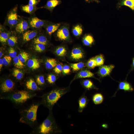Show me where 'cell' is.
Masks as SVG:
<instances>
[{"instance_id": "cell-1", "label": "cell", "mask_w": 134, "mask_h": 134, "mask_svg": "<svg viewBox=\"0 0 134 134\" xmlns=\"http://www.w3.org/2000/svg\"><path fill=\"white\" fill-rule=\"evenodd\" d=\"M62 131L57 123L53 115L52 110H49L46 118L38 125L34 128L30 134H53L61 133Z\"/></svg>"}, {"instance_id": "cell-2", "label": "cell", "mask_w": 134, "mask_h": 134, "mask_svg": "<svg viewBox=\"0 0 134 134\" xmlns=\"http://www.w3.org/2000/svg\"><path fill=\"white\" fill-rule=\"evenodd\" d=\"M41 104L40 102H34L21 110L20 112L19 122L31 127H34L37 123V111Z\"/></svg>"}, {"instance_id": "cell-3", "label": "cell", "mask_w": 134, "mask_h": 134, "mask_svg": "<svg viewBox=\"0 0 134 134\" xmlns=\"http://www.w3.org/2000/svg\"><path fill=\"white\" fill-rule=\"evenodd\" d=\"M69 91L68 88H57L42 95L40 101L41 104L48 109L52 110L55 104L62 96Z\"/></svg>"}, {"instance_id": "cell-4", "label": "cell", "mask_w": 134, "mask_h": 134, "mask_svg": "<svg viewBox=\"0 0 134 134\" xmlns=\"http://www.w3.org/2000/svg\"><path fill=\"white\" fill-rule=\"evenodd\" d=\"M36 96L34 92L26 90L14 91L7 95L0 96V99L10 101L15 106L21 105L27 101Z\"/></svg>"}, {"instance_id": "cell-5", "label": "cell", "mask_w": 134, "mask_h": 134, "mask_svg": "<svg viewBox=\"0 0 134 134\" xmlns=\"http://www.w3.org/2000/svg\"><path fill=\"white\" fill-rule=\"evenodd\" d=\"M15 83L11 79H7L2 81L0 85V96L15 91Z\"/></svg>"}, {"instance_id": "cell-6", "label": "cell", "mask_w": 134, "mask_h": 134, "mask_svg": "<svg viewBox=\"0 0 134 134\" xmlns=\"http://www.w3.org/2000/svg\"><path fill=\"white\" fill-rule=\"evenodd\" d=\"M17 6L15 7L7 15V24L11 27L15 26L19 21L17 13Z\"/></svg>"}, {"instance_id": "cell-7", "label": "cell", "mask_w": 134, "mask_h": 134, "mask_svg": "<svg viewBox=\"0 0 134 134\" xmlns=\"http://www.w3.org/2000/svg\"><path fill=\"white\" fill-rule=\"evenodd\" d=\"M56 35L58 39L61 40H68L70 36L68 27L66 26H62L58 30Z\"/></svg>"}, {"instance_id": "cell-8", "label": "cell", "mask_w": 134, "mask_h": 134, "mask_svg": "<svg viewBox=\"0 0 134 134\" xmlns=\"http://www.w3.org/2000/svg\"><path fill=\"white\" fill-rule=\"evenodd\" d=\"M29 22L30 27L36 29H40L46 26L47 23V21L35 17L31 18Z\"/></svg>"}, {"instance_id": "cell-9", "label": "cell", "mask_w": 134, "mask_h": 134, "mask_svg": "<svg viewBox=\"0 0 134 134\" xmlns=\"http://www.w3.org/2000/svg\"><path fill=\"white\" fill-rule=\"evenodd\" d=\"M113 65H102L99 67L98 73L101 77H104L109 75L114 67Z\"/></svg>"}, {"instance_id": "cell-10", "label": "cell", "mask_w": 134, "mask_h": 134, "mask_svg": "<svg viewBox=\"0 0 134 134\" xmlns=\"http://www.w3.org/2000/svg\"><path fill=\"white\" fill-rule=\"evenodd\" d=\"M30 27L29 22L23 20L19 21L15 26L16 32L19 33H23L28 30Z\"/></svg>"}, {"instance_id": "cell-11", "label": "cell", "mask_w": 134, "mask_h": 134, "mask_svg": "<svg viewBox=\"0 0 134 134\" xmlns=\"http://www.w3.org/2000/svg\"><path fill=\"white\" fill-rule=\"evenodd\" d=\"M25 85L27 91H29L33 92L41 89L36 82L32 78H30L27 80L25 82Z\"/></svg>"}, {"instance_id": "cell-12", "label": "cell", "mask_w": 134, "mask_h": 134, "mask_svg": "<svg viewBox=\"0 0 134 134\" xmlns=\"http://www.w3.org/2000/svg\"><path fill=\"white\" fill-rule=\"evenodd\" d=\"M38 33L36 30L27 31L23 33L22 39L25 42L28 41L36 37Z\"/></svg>"}, {"instance_id": "cell-13", "label": "cell", "mask_w": 134, "mask_h": 134, "mask_svg": "<svg viewBox=\"0 0 134 134\" xmlns=\"http://www.w3.org/2000/svg\"><path fill=\"white\" fill-rule=\"evenodd\" d=\"M89 100L84 94L81 96L78 99V102L79 106L78 111L79 113L82 112L86 106Z\"/></svg>"}, {"instance_id": "cell-14", "label": "cell", "mask_w": 134, "mask_h": 134, "mask_svg": "<svg viewBox=\"0 0 134 134\" xmlns=\"http://www.w3.org/2000/svg\"><path fill=\"white\" fill-rule=\"evenodd\" d=\"M92 77H94V74L92 72L87 70H83L80 71L76 75L71 82V83L76 79Z\"/></svg>"}, {"instance_id": "cell-15", "label": "cell", "mask_w": 134, "mask_h": 134, "mask_svg": "<svg viewBox=\"0 0 134 134\" xmlns=\"http://www.w3.org/2000/svg\"><path fill=\"white\" fill-rule=\"evenodd\" d=\"M83 56V53L80 48H74L72 50L71 57L72 59L78 60L82 58Z\"/></svg>"}, {"instance_id": "cell-16", "label": "cell", "mask_w": 134, "mask_h": 134, "mask_svg": "<svg viewBox=\"0 0 134 134\" xmlns=\"http://www.w3.org/2000/svg\"><path fill=\"white\" fill-rule=\"evenodd\" d=\"M61 0H48L43 7L51 12L56 6L61 4Z\"/></svg>"}, {"instance_id": "cell-17", "label": "cell", "mask_w": 134, "mask_h": 134, "mask_svg": "<svg viewBox=\"0 0 134 134\" xmlns=\"http://www.w3.org/2000/svg\"><path fill=\"white\" fill-rule=\"evenodd\" d=\"M125 6L133 10H134V0H120L117 4V7L119 8Z\"/></svg>"}, {"instance_id": "cell-18", "label": "cell", "mask_w": 134, "mask_h": 134, "mask_svg": "<svg viewBox=\"0 0 134 134\" xmlns=\"http://www.w3.org/2000/svg\"><path fill=\"white\" fill-rule=\"evenodd\" d=\"M61 25L59 23L51 24L46 26V31L47 34L51 36L52 34L57 31Z\"/></svg>"}, {"instance_id": "cell-19", "label": "cell", "mask_w": 134, "mask_h": 134, "mask_svg": "<svg viewBox=\"0 0 134 134\" xmlns=\"http://www.w3.org/2000/svg\"><path fill=\"white\" fill-rule=\"evenodd\" d=\"M28 67L33 70L36 69L40 67L39 61L37 59L32 58L29 59L27 62Z\"/></svg>"}, {"instance_id": "cell-20", "label": "cell", "mask_w": 134, "mask_h": 134, "mask_svg": "<svg viewBox=\"0 0 134 134\" xmlns=\"http://www.w3.org/2000/svg\"><path fill=\"white\" fill-rule=\"evenodd\" d=\"M119 89L127 91H132L134 90L131 85L126 81L121 82L119 83Z\"/></svg>"}, {"instance_id": "cell-21", "label": "cell", "mask_w": 134, "mask_h": 134, "mask_svg": "<svg viewBox=\"0 0 134 134\" xmlns=\"http://www.w3.org/2000/svg\"><path fill=\"white\" fill-rule=\"evenodd\" d=\"M82 42L86 46H89L92 45L94 42L93 36L90 34L86 35L83 38Z\"/></svg>"}, {"instance_id": "cell-22", "label": "cell", "mask_w": 134, "mask_h": 134, "mask_svg": "<svg viewBox=\"0 0 134 134\" xmlns=\"http://www.w3.org/2000/svg\"><path fill=\"white\" fill-rule=\"evenodd\" d=\"M38 8L35 6L29 4L23 6L22 7V9L23 11L30 14L33 13Z\"/></svg>"}, {"instance_id": "cell-23", "label": "cell", "mask_w": 134, "mask_h": 134, "mask_svg": "<svg viewBox=\"0 0 134 134\" xmlns=\"http://www.w3.org/2000/svg\"><path fill=\"white\" fill-rule=\"evenodd\" d=\"M57 65V61L54 58L47 59L45 63L46 67L49 69L55 67Z\"/></svg>"}, {"instance_id": "cell-24", "label": "cell", "mask_w": 134, "mask_h": 134, "mask_svg": "<svg viewBox=\"0 0 134 134\" xmlns=\"http://www.w3.org/2000/svg\"><path fill=\"white\" fill-rule=\"evenodd\" d=\"M72 33L75 36H78L81 35L83 31L82 26L79 24H77L74 26L72 28Z\"/></svg>"}, {"instance_id": "cell-25", "label": "cell", "mask_w": 134, "mask_h": 134, "mask_svg": "<svg viewBox=\"0 0 134 134\" xmlns=\"http://www.w3.org/2000/svg\"><path fill=\"white\" fill-rule=\"evenodd\" d=\"M48 41L46 37L43 35H41L35 38L33 40L34 44L40 43L46 45Z\"/></svg>"}, {"instance_id": "cell-26", "label": "cell", "mask_w": 134, "mask_h": 134, "mask_svg": "<svg viewBox=\"0 0 134 134\" xmlns=\"http://www.w3.org/2000/svg\"><path fill=\"white\" fill-rule=\"evenodd\" d=\"M103 97L100 93H97L93 96L92 100L94 103L95 104H100L102 103L103 100Z\"/></svg>"}, {"instance_id": "cell-27", "label": "cell", "mask_w": 134, "mask_h": 134, "mask_svg": "<svg viewBox=\"0 0 134 134\" xmlns=\"http://www.w3.org/2000/svg\"><path fill=\"white\" fill-rule=\"evenodd\" d=\"M82 84L85 88L88 90L95 88L93 83L92 81L89 79L83 80L82 82Z\"/></svg>"}, {"instance_id": "cell-28", "label": "cell", "mask_w": 134, "mask_h": 134, "mask_svg": "<svg viewBox=\"0 0 134 134\" xmlns=\"http://www.w3.org/2000/svg\"><path fill=\"white\" fill-rule=\"evenodd\" d=\"M70 65L72 70L75 71L79 70L85 67L84 63L81 62L77 63H71L70 64Z\"/></svg>"}, {"instance_id": "cell-29", "label": "cell", "mask_w": 134, "mask_h": 134, "mask_svg": "<svg viewBox=\"0 0 134 134\" xmlns=\"http://www.w3.org/2000/svg\"><path fill=\"white\" fill-rule=\"evenodd\" d=\"M12 75L16 79L21 80L23 78V75L22 72L19 69H14L13 71Z\"/></svg>"}, {"instance_id": "cell-30", "label": "cell", "mask_w": 134, "mask_h": 134, "mask_svg": "<svg viewBox=\"0 0 134 134\" xmlns=\"http://www.w3.org/2000/svg\"><path fill=\"white\" fill-rule=\"evenodd\" d=\"M96 62L97 66H100L104 63V59L103 55L100 54L94 57Z\"/></svg>"}, {"instance_id": "cell-31", "label": "cell", "mask_w": 134, "mask_h": 134, "mask_svg": "<svg viewBox=\"0 0 134 134\" xmlns=\"http://www.w3.org/2000/svg\"><path fill=\"white\" fill-rule=\"evenodd\" d=\"M13 61L14 66L17 68L19 69L23 68L24 65L19 58L18 56L13 58Z\"/></svg>"}, {"instance_id": "cell-32", "label": "cell", "mask_w": 134, "mask_h": 134, "mask_svg": "<svg viewBox=\"0 0 134 134\" xmlns=\"http://www.w3.org/2000/svg\"><path fill=\"white\" fill-rule=\"evenodd\" d=\"M67 50L66 48L63 46L58 47L56 49L55 52L57 56L60 57H63L66 55Z\"/></svg>"}, {"instance_id": "cell-33", "label": "cell", "mask_w": 134, "mask_h": 134, "mask_svg": "<svg viewBox=\"0 0 134 134\" xmlns=\"http://www.w3.org/2000/svg\"><path fill=\"white\" fill-rule=\"evenodd\" d=\"M18 56L21 61L24 63L28 60L29 55L27 53L23 51L21 52Z\"/></svg>"}, {"instance_id": "cell-34", "label": "cell", "mask_w": 134, "mask_h": 134, "mask_svg": "<svg viewBox=\"0 0 134 134\" xmlns=\"http://www.w3.org/2000/svg\"><path fill=\"white\" fill-rule=\"evenodd\" d=\"M9 33L7 32H3L0 33V41L2 43H5L7 41L10 36Z\"/></svg>"}, {"instance_id": "cell-35", "label": "cell", "mask_w": 134, "mask_h": 134, "mask_svg": "<svg viewBox=\"0 0 134 134\" xmlns=\"http://www.w3.org/2000/svg\"><path fill=\"white\" fill-rule=\"evenodd\" d=\"M18 38L14 35L10 36L8 39L7 42L9 45L10 46H14L17 43Z\"/></svg>"}, {"instance_id": "cell-36", "label": "cell", "mask_w": 134, "mask_h": 134, "mask_svg": "<svg viewBox=\"0 0 134 134\" xmlns=\"http://www.w3.org/2000/svg\"><path fill=\"white\" fill-rule=\"evenodd\" d=\"M35 82L38 86H43L45 84V79L43 75H39L36 77Z\"/></svg>"}, {"instance_id": "cell-37", "label": "cell", "mask_w": 134, "mask_h": 134, "mask_svg": "<svg viewBox=\"0 0 134 134\" xmlns=\"http://www.w3.org/2000/svg\"><path fill=\"white\" fill-rule=\"evenodd\" d=\"M34 44V49L36 52H41L44 51L45 49V45L43 44L37 43Z\"/></svg>"}, {"instance_id": "cell-38", "label": "cell", "mask_w": 134, "mask_h": 134, "mask_svg": "<svg viewBox=\"0 0 134 134\" xmlns=\"http://www.w3.org/2000/svg\"><path fill=\"white\" fill-rule=\"evenodd\" d=\"M57 79L56 76L54 74H50L48 75L46 80L47 82L50 84H54Z\"/></svg>"}, {"instance_id": "cell-39", "label": "cell", "mask_w": 134, "mask_h": 134, "mask_svg": "<svg viewBox=\"0 0 134 134\" xmlns=\"http://www.w3.org/2000/svg\"><path fill=\"white\" fill-rule=\"evenodd\" d=\"M87 66L89 68H93L97 66L96 62L94 58L89 60L87 63Z\"/></svg>"}, {"instance_id": "cell-40", "label": "cell", "mask_w": 134, "mask_h": 134, "mask_svg": "<svg viewBox=\"0 0 134 134\" xmlns=\"http://www.w3.org/2000/svg\"><path fill=\"white\" fill-rule=\"evenodd\" d=\"M11 60V57L9 56H5L2 59L3 65L5 66H7L10 63Z\"/></svg>"}, {"instance_id": "cell-41", "label": "cell", "mask_w": 134, "mask_h": 134, "mask_svg": "<svg viewBox=\"0 0 134 134\" xmlns=\"http://www.w3.org/2000/svg\"><path fill=\"white\" fill-rule=\"evenodd\" d=\"M63 67L61 64H57L53 70L54 72L57 74L61 73L63 71Z\"/></svg>"}, {"instance_id": "cell-42", "label": "cell", "mask_w": 134, "mask_h": 134, "mask_svg": "<svg viewBox=\"0 0 134 134\" xmlns=\"http://www.w3.org/2000/svg\"><path fill=\"white\" fill-rule=\"evenodd\" d=\"M8 53L9 56L11 58H14L16 56L17 53L14 49L10 47L9 49Z\"/></svg>"}, {"instance_id": "cell-43", "label": "cell", "mask_w": 134, "mask_h": 134, "mask_svg": "<svg viewBox=\"0 0 134 134\" xmlns=\"http://www.w3.org/2000/svg\"><path fill=\"white\" fill-rule=\"evenodd\" d=\"M63 72L64 75L67 74L70 72V70L69 67L68 65H66L63 67Z\"/></svg>"}, {"instance_id": "cell-44", "label": "cell", "mask_w": 134, "mask_h": 134, "mask_svg": "<svg viewBox=\"0 0 134 134\" xmlns=\"http://www.w3.org/2000/svg\"><path fill=\"white\" fill-rule=\"evenodd\" d=\"M38 0H29L28 4L32 6H35L39 2Z\"/></svg>"}, {"instance_id": "cell-45", "label": "cell", "mask_w": 134, "mask_h": 134, "mask_svg": "<svg viewBox=\"0 0 134 134\" xmlns=\"http://www.w3.org/2000/svg\"><path fill=\"white\" fill-rule=\"evenodd\" d=\"M86 1L88 3L95 2L97 3H99L100 1L98 0H84Z\"/></svg>"}, {"instance_id": "cell-46", "label": "cell", "mask_w": 134, "mask_h": 134, "mask_svg": "<svg viewBox=\"0 0 134 134\" xmlns=\"http://www.w3.org/2000/svg\"><path fill=\"white\" fill-rule=\"evenodd\" d=\"M134 69V57L133 59L132 64L130 71L131 72Z\"/></svg>"}, {"instance_id": "cell-47", "label": "cell", "mask_w": 134, "mask_h": 134, "mask_svg": "<svg viewBox=\"0 0 134 134\" xmlns=\"http://www.w3.org/2000/svg\"><path fill=\"white\" fill-rule=\"evenodd\" d=\"M3 65V62L2 59H1L0 58V71L1 70V68H2Z\"/></svg>"}, {"instance_id": "cell-48", "label": "cell", "mask_w": 134, "mask_h": 134, "mask_svg": "<svg viewBox=\"0 0 134 134\" xmlns=\"http://www.w3.org/2000/svg\"><path fill=\"white\" fill-rule=\"evenodd\" d=\"M3 55V53L0 51V58H1Z\"/></svg>"}]
</instances>
